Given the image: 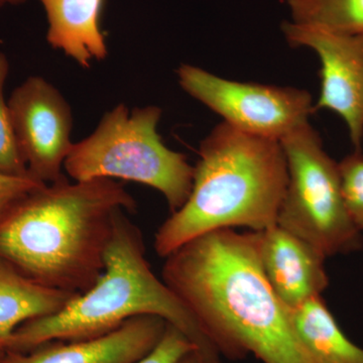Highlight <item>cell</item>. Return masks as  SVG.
I'll list each match as a JSON object with an SVG mask.
<instances>
[{
  "label": "cell",
  "instance_id": "1",
  "mask_svg": "<svg viewBox=\"0 0 363 363\" xmlns=\"http://www.w3.org/2000/svg\"><path fill=\"white\" fill-rule=\"evenodd\" d=\"M259 248V231H211L164 257L162 279L221 357L309 363L264 276Z\"/></svg>",
  "mask_w": 363,
  "mask_h": 363
},
{
  "label": "cell",
  "instance_id": "2",
  "mask_svg": "<svg viewBox=\"0 0 363 363\" xmlns=\"http://www.w3.org/2000/svg\"><path fill=\"white\" fill-rule=\"evenodd\" d=\"M136 202L116 180L64 178L16 198L0 215V257L40 285L82 294L101 276L121 212Z\"/></svg>",
  "mask_w": 363,
  "mask_h": 363
},
{
  "label": "cell",
  "instance_id": "3",
  "mask_svg": "<svg viewBox=\"0 0 363 363\" xmlns=\"http://www.w3.org/2000/svg\"><path fill=\"white\" fill-rule=\"evenodd\" d=\"M187 201L159 227L155 250L162 259L203 234L278 223L288 185L281 142L236 130L222 121L200 143Z\"/></svg>",
  "mask_w": 363,
  "mask_h": 363
},
{
  "label": "cell",
  "instance_id": "4",
  "mask_svg": "<svg viewBox=\"0 0 363 363\" xmlns=\"http://www.w3.org/2000/svg\"><path fill=\"white\" fill-rule=\"evenodd\" d=\"M143 315L164 318L183 331L210 362L222 363L195 318L152 272L142 230L123 211L114 222L104 271L96 283L56 314L21 325L2 344V352H28L52 341L96 337Z\"/></svg>",
  "mask_w": 363,
  "mask_h": 363
},
{
  "label": "cell",
  "instance_id": "5",
  "mask_svg": "<svg viewBox=\"0 0 363 363\" xmlns=\"http://www.w3.org/2000/svg\"><path fill=\"white\" fill-rule=\"evenodd\" d=\"M162 113L156 105L131 111L117 105L93 133L74 143L64 169L74 181L121 179L156 189L175 213L190 196L195 168L162 142L157 133Z\"/></svg>",
  "mask_w": 363,
  "mask_h": 363
},
{
  "label": "cell",
  "instance_id": "6",
  "mask_svg": "<svg viewBox=\"0 0 363 363\" xmlns=\"http://www.w3.org/2000/svg\"><path fill=\"white\" fill-rule=\"evenodd\" d=\"M279 142L288 185L277 224L326 257L362 250L363 234L346 209L338 162L327 154L318 131L307 123Z\"/></svg>",
  "mask_w": 363,
  "mask_h": 363
},
{
  "label": "cell",
  "instance_id": "7",
  "mask_svg": "<svg viewBox=\"0 0 363 363\" xmlns=\"http://www.w3.org/2000/svg\"><path fill=\"white\" fill-rule=\"evenodd\" d=\"M177 75L191 97L250 135L281 140L314 113L311 94L304 89L238 82L189 64L179 67Z\"/></svg>",
  "mask_w": 363,
  "mask_h": 363
},
{
  "label": "cell",
  "instance_id": "8",
  "mask_svg": "<svg viewBox=\"0 0 363 363\" xmlns=\"http://www.w3.org/2000/svg\"><path fill=\"white\" fill-rule=\"evenodd\" d=\"M7 105L30 178L44 184L65 178L64 164L74 143L73 116L63 95L49 81L33 76L13 90Z\"/></svg>",
  "mask_w": 363,
  "mask_h": 363
},
{
  "label": "cell",
  "instance_id": "9",
  "mask_svg": "<svg viewBox=\"0 0 363 363\" xmlns=\"http://www.w3.org/2000/svg\"><path fill=\"white\" fill-rule=\"evenodd\" d=\"M281 32L292 48H308L321 62V89L315 112L328 109L343 119L354 150L363 142V35L332 32L286 21Z\"/></svg>",
  "mask_w": 363,
  "mask_h": 363
},
{
  "label": "cell",
  "instance_id": "10",
  "mask_svg": "<svg viewBox=\"0 0 363 363\" xmlns=\"http://www.w3.org/2000/svg\"><path fill=\"white\" fill-rule=\"evenodd\" d=\"M167 323L155 315L133 317L96 337L52 341L28 352L6 351L0 363H135L156 347Z\"/></svg>",
  "mask_w": 363,
  "mask_h": 363
},
{
  "label": "cell",
  "instance_id": "11",
  "mask_svg": "<svg viewBox=\"0 0 363 363\" xmlns=\"http://www.w3.org/2000/svg\"><path fill=\"white\" fill-rule=\"evenodd\" d=\"M259 233L262 271L284 307L322 296L329 285L323 253L278 224Z\"/></svg>",
  "mask_w": 363,
  "mask_h": 363
},
{
  "label": "cell",
  "instance_id": "12",
  "mask_svg": "<svg viewBox=\"0 0 363 363\" xmlns=\"http://www.w3.org/2000/svg\"><path fill=\"white\" fill-rule=\"evenodd\" d=\"M47 16V40L82 68L108 55L101 30L105 0H40Z\"/></svg>",
  "mask_w": 363,
  "mask_h": 363
},
{
  "label": "cell",
  "instance_id": "13",
  "mask_svg": "<svg viewBox=\"0 0 363 363\" xmlns=\"http://www.w3.org/2000/svg\"><path fill=\"white\" fill-rule=\"evenodd\" d=\"M286 314L308 362L363 363V348L344 334L322 296L286 309Z\"/></svg>",
  "mask_w": 363,
  "mask_h": 363
},
{
  "label": "cell",
  "instance_id": "14",
  "mask_svg": "<svg viewBox=\"0 0 363 363\" xmlns=\"http://www.w3.org/2000/svg\"><path fill=\"white\" fill-rule=\"evenodd\" d=\"M78 294L37 283L0 257V350L21 325L56 314Z\"/></svg>",
  "mask_w": 363,
  "mask_h": 363
},
{
  "label": "cell",
  "instance_id": "15",
  "mask_svg": "<svg viewBox=\"0 0 363 363\" xmlns=\"http://www.w3.org/2000/svg\"><path fill=\"white\" fill-rule=\"evenodd\" d=\"M290 21L363 35V0H285Z\"/></svg>",
  "mask_w": 363,
  "mask_h": 363
},
{
  "label": "cell",
  "instance_id": "16",
  "mask_svg": "<svg viewBox=\"0 0 363 363\" xmlns=\"http://www.w3.org/2000/svg\"><path fill=\"white\" fill-rule=\"evenodd\" d=\"M9 74V58L4 52H0V176L30 178L16 142L9 105L4 97V87Z\"/></svg>",
  "mask_w": 363,
  "mask_h": 363
},
{
  "label": "cell",
  "instance_id": "17",
  "mask_svg": "<svg viewBox=\"0 0 363 363\" xmlns=\"http://www.w3.org/2000/svg\"><path fill=\"white\" fill-rule=\"evenodd\" d=\"M346 209L351 220L363 234V154L362 150L338 162Z\"/></svg>",
  "mask_w": 363,
  "mask_h": 363
},
{
  "label": "cell",
  "instance_id": "18",
  "mask_svg": "<svg viewBox=\"0 0 363 363\" xmlns=\"http://www.w3.org/2000/svg\"><path fill=\"white\" fill-rule=\"evenodd\" d=\"M195 350H197L195 344L183 331L175 325L167 323L156 347L135 363H177Z\"/></svg>",
  "mask_w": 363,
  "mask_h": 363
},
{
  "label": "cell",
  "instance_id": "19",
  "mask_svg": "<svg viewBox=\"0 0 363 363\" xmlns=\"http://www.w3.org/2000/svg\"><path fill=\"white\" fill-rule=\"evenodd\" d=\"M44 185L45 184L33 180L32 178L18 179L0 176V191H6V192L25 193Z\"/></svg>",
  "mask_w": 363,
  "mask_h": 363
},
{
  "label": "cell",
  "instance_id": "20",
  "mask_svg": "<svg viewBox=\"0 0 363 363\" xmlns=\"http://www.w3.org/2000/svg\"><path fill=\"white\" fill-rule=\"evenodd\" d=\"M30 192V191H28ZM28 193V192H25ZM21 192H6V191H0V215L4 213V210L6 209L9 205L11 204L20 196L25 194Z\"/></svg>",
  "mask_w": 363,
  "mask_h": 363
},
{
  "label": "cell",
  "instance_id": "21",
  "mask_svg": "<svg viewBox=\"0 0 363 363\" xmlns=\"http://www.w3.org/2000/svg\"><path fill=\"white\" fill-rule=\"evenodd\" d=\"M177 363H211L200 351L197 350L191 351L185 357L181 358Z\"/></svg>",
  "mask_w": 363,
  "mask_h": 363
},
{
  "label": "cell",
  "instance_id": "22",
  "mask_svg": "<svg viewBox=\"0 0 363 363\" xmlns=\"http://www.w3.org/2000/svg\"><path fill=\"white\" fill-rule=\"evenodd\" d=\"M26 0H0V9L6 6H18L26 4Z\"/></svg>",
  "mask_w": 363,
  "mask_h": 363
},
{
  "label": "cell",
  "instance_id": "23",
  "mask_svg": "<svg viewBox=\"0 0 363 363\" xmlns=\"http://www.w3.org/2000/svg\"><path fill=\"white\" fill-rule=\"evenodd\" d=\"M0 354H1V350H0Z\"/></svg>",
  "mask_w": 363,
  "mask_h": 363
}]
</instances>
